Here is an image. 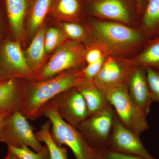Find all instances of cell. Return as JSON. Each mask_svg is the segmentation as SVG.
Here are the masks:
<instances>
[{"mask_svg":"<svg viewBox=\"0 0 159 159\" xmlns=\"http://www.w3.org/2000/svg\"><path fill=\"white\" fill-rule=\"evenodd\" d=\"M51 122L49 119L42 125L40 129L35 132L39 142H43L47 146L51 159H69L66 147L59 146L54 142L51 134Z\"/></svg>","mask_w":159,"mask_h":159,"instance_id":"ac0fdd59","label":"cell"},{"mask_svg":"<svg viewBox=\"0 0 159 159\" xmlns=\"http://www.w3.org/2000/svg\"><path fill=\"white\" fill-rule=\"evenodd\" d=\"M45 37L44 29L42 28L37 32L26 52L27 62L34 74L35 79L41 70V65L46 52Z\"/></svg>","mask_w":159,"mask_h":159,"instance_id":"e0dca14e","label":"cell"},{"mask_svg":"<svg viewBox=\"0 0 159 159\" xmlns=\"http://www.w3.org/2000/svg\"><path fill=\"white\" fill-rule=\"evenodd\" d=\"M104 61V57H102L97 62L88 64L85 68L83 69L84 79L93 80L102 67Z\"/></svg>","mask_w":159,"mask_h":159,"instance_id":"4316f807","label":"cell"},{"mask_svg":"<svg viewBox=\"0 0 159 159\" xmlns=\"http://www.w3.org/2000/svg\"><path fill=\"white\" fill-rule=\"evenodd\" d=\"M126 82L130 99L147 116L154 102L147 82L145 67L141 66L132 69Z\"/></svg>","mask_w":159,"mask_h":159,"instance_id":"4fadbf2b","label":"cell"},{"mask_svg":"<svg viewBox=\"0 0 159 159\" xmlns=\"http://www.w3.org/2000/svg\"><path fill=\"white\" fill-rule=\"evenodd\" d=\"M99 159H146L142 157L117 153L106 149L99 152Z\"/></svg>","mask_w":159,"mask_h":159,"instance_id":"83f0119b","label":"cell"},{"mask_svg":"<svg viewBox=\"0 0 159 159\" xmlns=\"http://www.w3.org/2000/svg\"><path fill=\"white\" fill-rule=\"evenodd\" d=\"M25 80L14 78L0 83V114L9 116L20 112L25 100L28 84L24 83Z\"/></svg>","mask_w":159,"mask_h":159,"instance_id":"7c38bea8","label":"cell"},{"mask_svg":"<svg viewBox=\"0 0 159 159\" xmlns=\"http://www.w3.org/2000/svg\"><path fill=\"white\" fill-rule=\"evenodd\" d=\"M1 136L2 142L6 143L7 146L16 148L28 146L36 152L43 148L28 119L19 112L11 114L5 119Z\"/></svg>","mask_w":159,"mask_h":159,"instance_id":"ba28073f","label":"cell"},{"mask_svg":"<svg viewBox=\"0 0 159 159\" xmlns=\"http://www.w3.org/2000/svg\"><path fill=\"white\" fill-rule=\"evenodd\" d=\"M8 148L20 159H51L48 148L46 145L39 152H34L26 146L21 148L8 146Z\"/></svg>","mask_w":159,"mask_h":159,"instance_id":"603a6c76","label":"cell"},{"mask_svg":"<svg viewBox=\"0 0 159 159\" xmlns=\"http://www.w3.org/2000/svg\"><path fill=\"white\" fill-rule=\"evenodd\" d=\"M149 90L153 102L159 103V68L145 67Z\"/></svg>","mask_w":159,"mask_h":159,"instance_id":"cb8c5ba5","label":"cell"},{"mask_svg":"<svg viewBox=\"0 0 159 159\" xmlns=\"http://www.w3.org/2000/svg\"><path fill=\"white\" fill-rule=\"evenodd\" d=\"M103 56L102 52L98 49H93L86 54L85 59L88 64L93 63L99 61Z\"/></svg>","mask_w":159,"mask_h":159,"instance_id":"f1b7e54d","label":"cell"},{"mask_svg":"<svg viewBox=\"0 0 159 159\" xmlns=\"http://www.w3.org/2000/svg\"><path fill=\"white\" fill-rule=\"evenodd\" d=\"M136 61L141 66L159 68V36L148 44L137 57Z\"/></svg>","mask_w":159,"mask_h":159,"instance_id":"44dd1931","label":"cell"},{"mask_svg":"<svg viewBox=\"0 0 159 159\" xmlns=\"http://www.w3.org/2000/svg\"><path fill=\"white\" fill-rule=\"evenodd\" d=\"M2 0H0V45L2 44L6 40L4 39L6 31V16H4L2 9Z\"/></svg>","mask_w":159,"mask_h":159,"instance_id":"f546056e","label":"cell"},{"mask_svg":"<svg viewBox=\"0 0 159 159\" xmlns=\"http://www.w3.org/2000/svg\"><path fill=\"white\" fill-rule=\"evenodd\" d=\"M80 9L78 0H58L54 7V11L60 17L71 18L78 14Z\"/></svg>","mask_w":159,"mask_h":159,"instance_id":"7402d4cb","label":"cell"},{"mask_svg":"<svg viewBox=\"0 0 159 159\" xmlns=\"http://www.w3.org/2000/svg\"><path fill=\"white\" fill-rule=\"evenodd\" d=\"M48 103L54 107L60 117L75 128L88 117V109L84 98L76 87L63 91Z\"/></svg>","mask_w":159,"mask_h":159,"instance_id":"9c48e42d","label":"cell"},{"mask_svg":"<svg viewBox=\"0 0 159 159\" xmlns=\"http://www.w3.org/2000/svg\"><path fill=\"white\" fill-rule=\"evenodd\" d=\"M84 78L83 69L64 71L42 81L28 84L26 98L20 113L28 120L35 121L43 116L46 104L61 92L79 85Z\"/></svg>","mask_w":159,"mask_h":159,"instance_id":"6da1fadb","label":"cell"},{"mask_svg":"<svg viewBox=\"0 0 159 159\" xmlns=\"http://www.w3.org/2000/svg\"><path fill=\"white\" fill-rule=\"evenodd\" d=\"M65 34L62 31L55 28H51L46 33L45 37V48L47 53L51 52L57 46L64 42Z\"/></svg>","mask_w":159,"mask_h":159,"instance_id":"d4e9b609","label":"cell"},{"mask_svg":"<svg viewBox=\"0 0 159 159\" xmlns=\"http://www.w3.org/2000/svg\"><path fill=\"white\" fill-rule=\"evenodd\" d=\"M126 81L108 93L106 97L122 124L140 136L142 133L149 129L147 116L130 99Z\"/></svg>","mask_w":159,"mask_h":159,"instance_id":"3957f363","label":"cell"},{"mask_svg":"<svg viewBox=\"0 0 159 159\" xmlns=\"http://www.w3.org/2000/svg\"><path fill=\"white\" fill-rule=\"evenodd\" d=\"M63 28L66 34L75 40L81 39L85 35L84 30L81 26L74 23H65Z\"/></svg>","mask_w":159,"mask_h":159,"instance_id":"484cf974","label":"cell"},{"mask_svg":"<svg viewBox=\"0 0 159 159\" xmlns=\"http://www.w3.org/2000/svg\"><path fill=\"white\" fill-rule=\"evenodd\" d=\"M142 21L147 36H159V0H148L143 11Z\"/></svg>","mask_w":159,"mask_h":159,"instance_id":"d6986e66","label":"cell"},{"mask_svg":"<svg viewBox=\"0 0 159 159\" xmlns=\"http://www.w3.org/2000/svg\"><path fill=\"white\" fill-rule=\"evenodd\" d=\"M4 159H20L15 154L8 149L7 156Z\"/></svg>","mask_w":159,"mask_h":159,"instance_id":"d6a6232c","label":"cell"},{"mask_svg":"<svg viewBox=\"0 0 159 159\" xmlns=\"http://www.w3.org/2000/svg\"><path fill=\"white\" fill-rule=\"evenodd\" d=\"M14 78L35 79L17 40L7 39L0 45V83Z\"/></svg>","mask_w":159,"mask_h":159,"instance_id":"52a82bcc","label":"cell"},{"mask_svg":"<svg viewBox=\"0 0 159 159\" xmlns=\"http://www.w3.org/2000/svg\"><path fill=\"white\" fill-rule=\"evenodd\" d=\"M94 33L97 40L107 48L120 51L134 45L144 43L146 36L140 31L119 23L96 21Z\"/></svg>","mask_w":159,"mask_h":159,"instance_id":"5b68a950","label":"cell"},{"mask_svg":"<svg viewBox=\"0 0 159 159\" xmlns=\"http://www.w3.org/2000/svg\"><path fill=\"white\" fill-rule=\"evenodd\" d=\"M53 0H34L30 14L29 28L34 32L39 28L51 8Z\"/></svg>","mask_w":159,"mask_h":159,"instance_id":"ffe728a7","label":"cell"},{"mask_svg":"<svg viewBox=\"0 0 159 159\" xmlns=\"http://www.w3.org/2000/svg\"><path fill=\"white\" fill-rule=\"evenodd\" d=\"M116 116V112L110 104L88 117L77 128L89 145L98 153L107 149Z\"/></svg>","mask_w":159,"mask_h":159,"instance_id":"277c9868","label":"cell"},{"mask_svg":"<svg viewBox=\"0 0 159 159\" xmlns=\"http://www.w3.org/2000/svg\"><path fill=\"white\" fill-rule=\"evenodd\" d=\"M43 116L51 121V136L57 145L69 147L76 159H99V153L89 145L77 129L64 121L49 103L44 107Z\"/></svg>","mask_w":159,"mask_h":159,"instance_id":"7a4b0ae2","label":"cell"},{"mask_svg":"<svg viewBox=\"0 0 159 159\" xmlns=\"http://www.w3.org/2000/svg\"><path fill=\"white\" fill-rule=\"evenodd\" d=\"M90 9L101 17L126 24L130 21V10L124 0H94Z\"/></svg>","mask_w":159,"mask_h":159,"instance_id":"5bb4252c","label":"cell"},{"mask_svg":"<svg viewBox=\"0 0 159 159\" xmlns=\"http://www.w3.org/2000/svg\"><path fill=\"white\" fill-rule=\"evenodd\" d=\"M86 54L85 49L80 43L74 41L63 43L58 46L34 80L42 81L64 71L78 69L82 65Z\"/></svg>","mask_w":159,"mask_h":159,"instance_id":"8992f818","label":"cell"},{"mask_svg":"<svg viewBox=\"0 0 159 159\" xmlns=\"http://www.w3.org/2000/svg\"><path fill=\"white\" fill-rule=\"evenodd\" d=\"M107 149L117 153L142 157L146 159H156L146 150L140 136L125 127L116 114Z\"/></svg>","mask_w":159,"mask_h":159,"instance_id":"30bf717a","label":"cell"},{"mask_svg":"<svg viewBox=\"0 0 159 159\" xmlns=\"http://www.w3.org/2000/svg\"><path fill=\"white\" fill-rule=\"evenodd\" d=\"M139 11H144L148 0H135Z\"/></svg>","mask_w":159,"mask_h":159,"instance_id":"4dcf8cb0","label":"cell"},{"mask_svg":"<svg viewBox=\"0 0 159 159\" xmlns=\"http://www.w3.org/2000/svg\"><path fill=\"white\" fill-rule=\"evenodd\" d=\"M9 30L18 38L22 34L24 21L27 9V0H2Z\"/></svg>","mask_w":159,"mask_h":159,"instance_id":"9a60e30c","label":"cell"},{"mask_svg":"<svg viewBox=\"0 0 159 159\" xmlns=\"http://www.w3.org/2000/svg\"><path fill=\"white\" fill-rule=\"evenodd\" d=\"M8 115H5V114H0V142H2V136H1V131H2V127L5 119L8 116Z\"/></svg>","mask_w":159,"mask_h":159,"instance_id":"1f68e13d","label":"cell"},{"mask_svg":"<svg viewBox=\"0 0 159 159\" xmlns=\"http://www.w3.org/2000/svg\"><path fill=\"white\" fill-rule=\"evenodd\" d=\"M84 98L89 116L109 105L106 95L97 88L93 80L84 79L76 87Z\"/></svg>","mask_w":159,"mask_h":159,"instance_id":"2e32d148","label":"cell"},{"mask_svg":"<svg viewBox=\"0 0 159 159\" xmlns=\"http://www.w3.org/2000/svg\"><path fill=\"white\" fill-rule=\"evenodd\" d=\"M132 69L113 58H109L104 61L93 81L97 88L106 95L127 81Z\"/></svg>","mask_w":159,"mask_h":159,"instance_id":"8fae6325","label":"cell"}]
</instances>
